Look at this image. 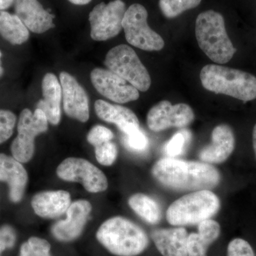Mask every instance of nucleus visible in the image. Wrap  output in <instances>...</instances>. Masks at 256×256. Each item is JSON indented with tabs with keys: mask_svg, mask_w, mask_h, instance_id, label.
Wrapping results in <instances>:
<instances>
[{
	"mask_svg": "<svg viewBox=\"0 0 256 256\" xmlns=\"http://www.w3.org/2000/svg\"><path fill=\"white\" fill-rule=\"evenodd\" d=\"M151 173L160 184L178 192L210 190L220 184L222 178L218 170L208 163L170 156L158 160Z\"/></svg>",
	"mask_w": 256,
	"mask_h": 256,
	"instance_id": "1",
	"label": "nucleus"
},
{
	"mask_svg": "<svg viewBox=\"0 0 256 256\" xmlns=\"http://www.w3.org/2000/svg\"><path fill=\"white\" fill-rule=\"evenodd\" d=\"M96 236L98 242L116 256H138L149 245L146 232L132 220L120 216L106 220L99 226Z\"/></svg>",
	"mask_w": 256,
	"mask_h": 256,
	"instance_id": "2",
	"label": "nucleus"
},
{
	"mask_svg": "<svg viewBox=\"0 0 256 256\" xmlns=\"http://www.w3.org/2000/svg\"><path fill=\"white\" fill-rule=\"evenodd\" d=\"M202 86L208 92L250 101L256 98V77L238 69L208 64L200 72Z\"/></svg>",
	"mask_w": 256,
	"mask_h": 256,
	"instance_id": "3",
	"label": "nucleus"
},
{
	"mask_svg": "<svg viewBox=\"0 0 256 256\" xmlns=\"http://www.w3.org/2000/svg\"><path fill=\"white\" fill-rule=\"evenodd\" d=\"M195 34L198 46L212 62L226 64L236 52L226 30L224 16L208 10L198 15Z\"/></svg>",
	"mask_w": 256,
	"mask_h": 256,
	"instance_id": "4",
	"label": "nucleus"
},
{
	"mask_svg": "<svg viewBox=\"0 0 256 256\" xmlns=\"http://www.w3.org/2000/svg\"><path fill=\"white\" fill-rule=\"evenodd\" d=\"M220 208L218 196L210 190L184 195L172 203L166 212L168 223L174 226L195 225L210 220Z\"/></svg>",
	"mask_w": 256,
	"mask_h": 256,
	"instance_id": "5",
	"label": "nucleus"
},
{
	"mask_svg": "<svg viewBox=\"0 0 256 256\" xmlns=\"http://www.w3.org/2000/svg\"><path fill=\"white\" fill-rule=\"evenodd\" d=\"M104 64L108 70L127 80L138 90L146 92L150 88V76L130 46L120 44L111 48Z\"/></svg>",
	"mask_w": 256,
	"mask_h": 256,
	"instance_id": "6",
	"label": "nucleus"
},
{
	"mask_svg": "<svg viewBox=\"0 0 256 256\" xmlns=\"http://www.w3.org/2000/svg\"><path fill=\"white\" fill-rule=\"evenodd\" d=\"M48 128V120L41 109L36 108L34 112L24 109L18 118V136L12 143L13 158L22 164L28 162L34 154L35 138L46 132Z\"/></svg>",
	"mask_w": 256,
	"mask_h": 256,
	"instance_id": "7",
	"label": "nucleus"
},
{
	"mask_svg": "<svg viewBox=\"0 0 256 256\" xmlns=\"http://www.w3.org/2000/svg\"><path fill=\"white\" fill-rule=\"evenodd\" d=\"M148 18V11L142 4H133L129 6L122 21L126 40L132 46L144 50H162L164 46V40L150 28Z\"/></svg>",
	"mask_w": 256,
	"mask_h": 256,
	"instance_id": "8",
	"label": "nucleus"
},
{
	"mask_svg": "<svg viewBox=\"0 0 256 256\" xmlns=\"http://www.w3.org/2000/svg\"><path fill=\"white\" fill-rule=\"evenodd\" d=\"M56 174L64 181L80 184L90 193H101L108 188V181L104 172L84 158H68L63 160L57 166Z\"/></svg>",
	"mask_w": 256,
	"mask_h": 256,
	"instance_id": "9",
	"label": "nucleus"
},
{
	"mask_svg": "<svg viewBox=\"0 0 256 256\" xmlns=\"http://www.w3.org/2000/svg\"><path fill=\"white\" fill-rule=\"evenodd\" d=\"M126 10V4L122 0L96 5L89 14L92 40L104 42L117 36L122 30Z\"/></svg>",
	"mask_w": 256,
	"mask_h": 256,
	"instance_id": "10",
	"label": "nucleus"
},
{
	"mask_svg": "<svg viewBox=\"0 0 256 256\" xmlns=\"http://www.w3.org/2000/svg\"><path fill=\"white\" fill-rule=\"evenodd\" d=\"M194 112L186 104L172 105L162 100L153 106L146 114V124L153 132H161L170 128H184L194 120Z\"/></svg>",
	"mask_w": 256,
	"mask_h": 256,
	"instance_id": "11",
	"label": "nucleus"
},
{
	"mask_svg": "<svg viewBox=\"0 0 256 256\" xmlns=\"http://www.w3.org/2000/svg\"><path fill=\"white\" fill-rule=\"evenodd\" d=\"M90 80L97 92L117 104L137 100L139 90L127 80L110 70L96 68L90 73Z\"/></svg>",
	"mask_w": 256,
	"mask_h": 256,
	"instance_id": "12",
	"label": "nucleus"
},
{
	"mask_svg": "<svg viewBox=\"0 0 256 256\" xmlns=\"http://www.w3.org/2000/svg\"><path fill=\"white\" fill-rule=\"evenodd\" d=\"M92 212V204L88 200L74 202L66 212L65 220L54 224L52 233L57 240L70 242L78 238L86 225Z\"/></svg>",
	"mask_w": 256,
	"mask_h": 256,
	"instance_id": "13",
	"label": "nucleus"
},
{
	"mask_svg": "<svg viewBox=\"0 0 256 256\" xmlns=\"http://www.w3.org/2000/svg\"><path fill=\"white\" fill-rule=\"evenodd\" d=\"M64 110L66 116L80 122L88 120V97L76 79L67 72L60 74Z\"/></svg>",
	"mask_w": 256,
	"mask_h": 256,
	"instance_id": "14",
	"label": "nucleus"
},
{
	"mask_svg": "<svg viewBox=\"0 0 256 256\" xmlns=\"http://www.w3.org/2000/svg\"><path fill=\"white\" fill-rule=\"evenodd\" d=\"M235 136L232 128L220 124L214 128L212 143L200 150L198 158L208 164H220L228 159L235 149Z\"/></svg>",
	"mask_w": 256,
	"mask_h": 256,
	"instance_id": "15",
	"label": "nucleus"
},
{
	"mask_svg": "<svg viewBox=\"0 0 256 256\" xmlns=\"http://www.w3.org/2000/svg\"><path fill=\"white\" fill-rule=\"evenodd\" d=\"M28 181V173L22 163L13 156L0 153V182L8 184L10 200H22Z\"/></svg>",
	"mask_w": 256,
	"mask_h": 256,
	"instance_id": "16",
	"label": "nucleus"
},
{
	"mask_svg": "<svg viewBox=\"0 0 256 256\" xmlns=\"http://www.w3.org/2000/svg\"><path fill=\"white\" fill-rule=\"evenodd\" d=\"M72 203V196L68 192L48 190L38 192L32 197L31 206L38 216L55 220L66 214Z\"/></svg>",
	"mask_w": 256,
	"mask_h": 256,
	"instance_id": "17",
	"label": "nucleus"
},
{
	"mask_svg": "<svg viewBox=\"0 0 256 256\" xmlns=\"http://www.w3.org/2000/svg\"><path fill=\"white\" fill-rule=\"evenodd\" d=\"M15 14L30 31L44 33L54 28V18L38 0H14Z\"/></svg>",
	"mask_w": 256,
	"mask_h": 256,
	"instance_id": "18",
	"label": "nucleus"
},
{
	"mask_svg": "<svg viewBox=\"0 0 256 256\" xmlns=\"http://www.w3.org/2000/svg\"><path fill=\"white\" fill-rule=\"evenodd\" d=\"M95 111L99 118L116 124L124 134L140 129L137 116L128 108L112 105L105 100H98L95 102Z\"/></svg>",
	"mask_w": 256,
	"mask_h": 256,
	"instance_id": "19",
	"label": "nucleus"
},
{
	"mask_svg": "<svg viewBox=\"0 0 256 256\" xmlns=\"http://www.w3.org/2000/svg\"><path fill=\"white\" fill-rule=\"evenodd\" d=\"M188 236L182 226L156 229L151 234L156 249L163 256H188Z\"/></svg>",
	"mask_w": 256,
	"mask_h": 256,
	"instance_id": "20",
	"label": "nucleus"
},
{
	"mask_svg": "<svg viewBox=\"0 0 256 256\" xmlns=\"http://www.w3.org/2000/svg\"><path fill=\"white\" fill-rule=\"evenodd\" d=\"M43 99L38 101L37 108L41 109L48 122L57 126L60 121V102L62 90L60 84L54 74H46L42 80Z\"/></svg>",
	"mask_w": 256,
	"mask_h": 256,
	"instance_id": "21",
	"label": "nucleus"
},
{
	"mask_svg": "<svg viewBox=\"0 0 256 256\" xmlns=\"http://www.w3.org/2000/svg\"><path fill=\"white\" fill-rule=\"evenodd\" d=\"M0 35L13 45H20L26 42L30 32L16 14L0 10Z\"/></svg>",
	"mask_w": 256,
	"mask_h": 256,
	"instance_id": "22",
	"label": "nucleus"
},
{
	"mask_svg": "<svg viewBox=\"0 0 256 256\" xmlns=\"http://www.w3.org/2000/svg\"><path fill=\"white\" fill-rule=\"evenodd\" d=\"M128 205L146 223L156 225L162 220V210L158 202L146 194H134L128 200Z\"/></svg>",
	"mask_w": 256,
	"mask_h": 256,
	"instance_id": "23",
	"label": "nucleus"
},
{
	"mask_svg": "<svg viewBox=\"0 0 256 256\" xmlns=\"http://www.w3.org/2000/svg\"><path fill=\"white\" fill-rule=\"evenodd\" d=\"M202 0H160L159 6L165 18H176L186 10L196 8Z\"/></svg>",
	"mask_w": 256,
	"mask_h": 256,
	"instance_id": "24",
	"label": "nucleus"
},
{
	"mask_svg": "<svg viewBox=\"0 0 256 256\" xmlns=\"http://www.w3.org/2000/svg\"><path fill=\"white\" fill-rule=\"evenodd\" d=\"M50 248L46 239L33 236L21 246L20 256H52Z\"/></svg>",
	"mask_w": 256,
	"mask_h": 256,
	"instance_id": "25",
	"label": "nucleus"
},
{
	"mask_svg": "<svg viewBox=\"0 0 256 256\" xmlns=\"http://www.w3.org/2000/svg\"><path fill=\"white\" fill-rule=\"evenodd\" d=\"M192 138V133L186 129L175 133L169 142L165 146V152L170 158H175L182 154L188 146Z\"/></svg>",
	"mask_w": 256,
	"mask_h": 256,
	"instance_id": "26",
	"label": "nucleus"
},
{
	"mask_svg": "<svg viewBox=\"0 0 256 256\" xmlns=\"http://www.w3.org/2000/svg\"><path fill=\"white\" fill-rule=\"evenodd\" d=\"M198 225V234L202 242L210 246L218 239L220 234V226L216 220H206L200 222Z\"/></svg>",
	"mask_w": 256,
	"mask_h": 256,
	"instance_id": "27",
	"label": "nucleus"
},
{
	"mask_svg": "<svg viewBox=\"0 0 256 256\" xmlns=\"http://www.w3.org/2000/svg\"><path fill=\"white\" fill-rule=\"evenodd\" d=\"M118 156L117 146L112 141L95 146V156L98 162L102 166H110L114 164Z\"/></svg>",
	"mask_w": 256,
	"mask_h": 256,
	"instance_id": "28",
	"label": "nucleus"
},
{
	"mask_svg": "<svg viewBox=\"0 0 256 256\" xmlns=\"http://www.w3.org/2000/svg\"><path fill=\"white\" fill-rule=\"evenodd\" d=\"M16 124V117L12 112L0 109V144L12 137Z\"/></svg>",
	"mask_w": 256,
	"mask_h": 256,
	"instance_id": "29",
	"label": "nucleus"
},
{
	"mask_svg": "<svg viewBox=\"0 0 256 256\" xmlns=\"http://www.w3.org/2000/svg\"><path fill=\"white\" fill-rule=\"evenodd\" d=\"M124 143L126 148L130 150L136 152H142L148 149L149 146V140L146 134L140 129L124 134Z\"/></svg>",
	"mask_w": 256,
	"mask_h": 256,
	"instance_id": "30",
	"label": "nucleus"
},
{
	"mask_svg": "<svg viewBox=\"0 0 256 256\" xmlns=\"http://www.w3.org/2000/svg\"><path fill=\"white\" fill-rule=\"evenodd\" d=\"M114 138V132L108 128L100 124L92 127L87 134L88 142L94 148L104 143L109 142Z\"/></svg>",
	"mask_w": 256,
	"mask_h": 256,
	"instance_id": "31",
	"label": "nucleus"
},
{
	"mask_svg": "<svg viewBox=\"0 0 256 256\" xmlns=\"http://www.w3.org/2000/svg\"><path fill=\"white\" fill-rule=\"evenodd\" d=\"M227 256H256V254L247 240L236 238L229 242L227 248Z\"/></svg>",
	"mask_w": 256,
	"mask_h": 256,
	"instance_id": "32",
	"label": "nucleus"
},
{
	"mask_svg": "<svg viewBox=\"0 0 256 256\" xmlns=\"http://www.w3.org/2000/svg\"><path fill=\"white\" fill-rule=\"evenodd\" d=\"M207 246L197 233L188 234V256H206Z\"/></svg>",
	"mask_w": 256,
	"mask_h": 256,
	"instance_id": "33",
	"label": "nucleus"
},
{
	"mask_svg": "<svg viewBox=\"0 0 256 256\" xmlns=\"http://www.w3.org/2000/svg\"><path fill=\"white\" fill-rule=\"evenodd\" d=\"M16 242V234L12 227L4 225L0 228V256L6 249L14 246Z\"/></svg>",
	"mask_w": 256,
	"mask_h": 256,
	"instance_id": "34",
	"label": "nucleus"
},
{
	"mask_svg": "<svg viewBox=\"0 0 256 256\" xmlns=\"http://www.w3.org/2000/svg\"><path fill=\"white\" fill-rule=\"evenodd\" d=\"M14 2V0H0V10L8 9Z\"/></svg>",
	"mask_w": 256,
	"mask_h": 256,
	"instance_id": "35",
	"label": "nucleus"
},
{
	"mask_svg": "<svg viewBox=\"0 0 256 256\" xmlns=\"http://www.w3.org/2000/svg\"><path fill=\"white\" fill-rule=\"evenodd\" d=\"M68 1L76 5H85L88 4L92 0H68Z\"/></svg>",
	"mask_w": 256,
	"mask_h": 256,
	"instance_id": "36",
	"label": "nucleus"
},
{
	"mask_svg": "<svg viewBox=\"0 0 256 256\" xmlns=\"http://www.w3.org/2000/svg\"><path fill=\"white\" fill-rule=\"evenodd\" d=\"M252 146H254V153L256 158V124L252 130Z\"/></svg>",
	"mask_w": 256,
	"mask_h": 256,
	"instance_id": "37",
	"label": "nucleus"
},
{
	"mask_svg": "<svg viewBox=\"0 0 256 256\" xmlns=\"http://www.w3.org/2000/svg\"><path fill=\"white\" fill-rule=\"evenodd\" d=\"M2 53L1 50H0V77L2 76L3 75V74H4V69H3L2 66Z\"/></svg>",
	"mask_w": 256,
	"mask_h": 256,
	"instance_id": "38",
	"label": "nucleus"
}]
</instances>
